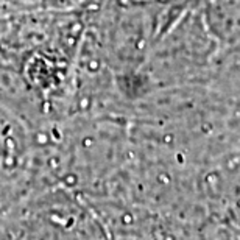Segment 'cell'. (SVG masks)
<instances>
[{
    "label": "cell",
    "mask_w": 240,
    "mask_h": 240,
    "mask_svg": "<svg viewBox=\"0 0 240 240\" xmlns=\"http://www.w3.org/2000/svg\"><path fill=\"white\" fill-rule=\"evenodd\" d=\"M89 220L92 215L61 190L33 199L13 223L21 237H95V223Z\"/></svg>",
    "instance_id": "1"
},
{
    "label": "cell",
    "mask_w": 240,
    "mask_h": 240,
    "mask_svg": "<svg viewBox=\"0 0 240 240\" xmlns=\"http://www.w3.org/2000/svg\"><path fill=\"white\" fill-rule=\"evenodd\" d=\"M0 36H2V34H0Z\"/></svg>",
    "instance_id": "2"
}]
</instances>
